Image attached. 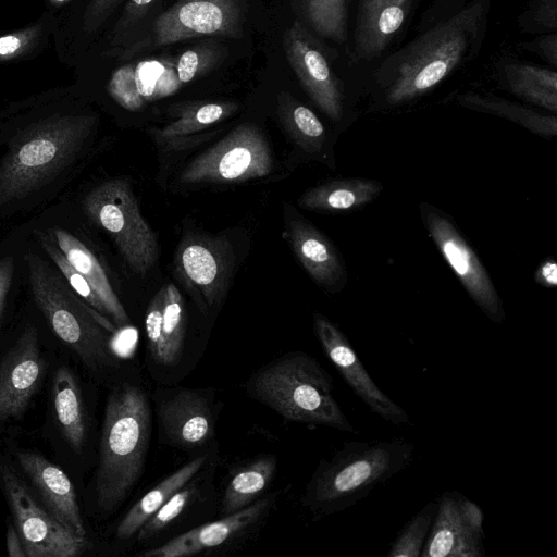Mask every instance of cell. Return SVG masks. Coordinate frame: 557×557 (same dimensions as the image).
<instances>
[{
    "instance_id": "3957f363",
    "label": "cell",
    "mask_w": 557,
    "mask_h": 557,
    "mask_svg": "<svg viewBox=\"0 0 557 557\" xmlns=\"http://www.w3.org/2000/svg\"><path fill=\"white\" fill-rule=\"evenodd\" d=\"M150 406L144 388L122 384L108 397L96 473L98 506L116 509L140 479L150 440Z\"/></svg>"
},
{
    "instance_id": "d6986e66",
    "label": "cell",
    "mask_w": 557,
    "mask_h": 557,
    "mask_svg": "<svg viewBox=\"0 0 557 557\" xmlns=\"http://www.w3.org/2000/svg\"><path fill=\"white\" fill-rule=\"evenodd\" d=\"M181 86L173 61L146 60L113 67L107 76L104 90L123 109L138 111L147 102L170 96Z\"/></svg>"
},
{
    "instance_id": "9a60e30c",
    "label": "cell",
    "mask_w": 557,
    "mask_h": 557,
    "mask_svg": "<svg viewBox=\"0 0 557 557\" xmlns=\"http://www.w3.org/2000/svg\"><path fill=\"white\" fill-rule=\"evenodd\" d=\"M45 369L37 330L29 325L0 362V426L25 412Z\"/></svg>"
},
{
    "instance_id": "ab89813d",
    "label": "cell",
    "mask_w": 557,
    "mask_h": 557,
    "mask_svg": "<svg viewBox=\"0 0 557 557\" xmlns=\"http://www.w3.org/2000/svg\"><path fill=\"white\" fill-rule=\"evenodd\" d=\"M524 34L542 35L557 30V0H531L517 18Z\"/></svg>"
},
{
    "instance_id": "9c48e42d",
    "label": "cell",
    "mask_w": 557,
    "mask_h": 557,
    "mask_svg": "<svg viewBox=\"0 0 557 557\" xmlns=\"http://www.w3.org/2000/svg\"><path fill=\"white\" fill-rule=\"evenodd\" d=\"M0 479L26 557H76L87 549V539L72 534L44 509L11 466L0 467Z\"/></svg>"
},
{
    "instance_id": "7c38bea8",
    "label": "cell",
    "mask_w": 557,
    "mask_h": 557,
    "mask_svg": "<svg viewBox=\"0 0 557 557\" xmlns=\"http://www.w3.org/2000/svg\"><path fill=\"white\" fill-rule=\"evenodd\" d=\"M284 49L307 95L327 117L339 121L344 114V85L317 36L295 21L284 35Z\"/></svg>"
},
{
    "instance_id": "60d3db41",
    "label": "cell",
    "mask_w": 557,
    "mask_h": 557,
    "mask_svg": "<svg viewBox=\"0 0 557 557\" xmlns=\"http://www.w3.org/2000/svg\"><path fill=\"white\" fill-rule=\"evenodd\" d=\"M153 2L154 0H127L119 20L115 22L110 33L106 35L103 45H94L90 47H119L123 42L129 28L146 14Z\"/></svg>"
},
{
    "instance_id": "277c9868",
    "label": "cell",
    "mask_w": 557,
    "mask_h": 557,
    "mask_svg": "<svg viewBox=\"0 0 557 557\" xmlns=\"http://www.w3.org/2000/svg\"><path fill=\"white\" fill-rule=\"evenodd\" d=\"M413 451V444L404 438L345 443L320 462L307 485L305 505L320 516L346 510L407 468Z\"/></svg>"
},
{
    "instance_id": "30bf717a",
    "label": "cell",
    "mask_w": 557,
    "mask_h": 557,
    "mask_svg": "<svg viewBox=\"0 0 557 557\" xmlns=\"http://www.w3.org/2000/svg\"><path fill=\"white\" fill-rule=\"evenodd\" d=\"M420 210L429 235L469 296L487 318L500 323L505 318L502 300L479 257L442 212L428 203Z\"/></svg>"
},
{
    "instance_id": "f1b7e54d",
    "label": "cell",
    "mask_w": 557,
    "mask_h": 557,
    "mask_svg": "<svg viewBox=\"0 0 557 557\" xmlns=\"http://www.w3.org/2000/svg\"><path fill=\"white\" fill-rule=\"evenodd\" d=\"M456 100L467 109L507 119L536 135L550 138L557 134L555 114H542L533 109L491 94L469 91L457 96Z\"/></svg>"
},
{
    "instance_id": "52a82bcc",
    "label": "cell",
    "mask_w": 557,
    "mask_h": 557,
    "mask_svg": "<svg viewBox=\"0 0 557 557\" xmlns=\"http://www.w3.org/2000/svg\"><path fill=\"white\" fill-rule=\"evenodd\" d=\"M84 209L110 235L131 270L146 276L157 261L158 244L128 180L111 178L92 188L84 199Z\"/></svg>"
},
{
    "instance_id": "8992f818",
    "label": "cell",
    "mask_w": 557,
    "mask_h": 557,
    "mask_svg": "<svg viewBox=\"0 0 557 557\" xmlns=\"http://www.w3.org/2000/svg\"><path fill=\"white\" fill-rule=\"evenodd\" d=\"M34 300L54 334L94 370L113 366L111 335L117 327L81 299L61 273L34 253L25 256Z\"/></svg>"
},
{
    "instance_id": "8d00e7d4",
    "label": "cell",
    "mask_w": 557,
    "mask_h": 557,
    "mask_svg": "<svg viewBox=\"0 0 557 557\" xmlns=\"http://www.w3.org/2000/svg\"><path fill=\"white\" fill-rule=\"evenodd\" d=\"M40 243L47 255L52 259L63 278L66 281L72 290L83 299L89 307L107 317L104 307L96 292L87 280L78 273L72 264L66 260L62 251L57 246L54 239L48 236H39ZM108 318V317H107Z\"/></svg>"
},
{
    "instance_id": "7402d4cb",
    "label": "cell",
    "mask_w": 557,
    "mask_h": 557,
    "mask_svg": "<svg viewBox=\"0 0 557 557\" xmlns=\"http://www.w3.org/2000/svg\"><path fill=\"white\" fill-rule=\"evenodd\" d=\"M272 497H264L222 519L194 528L166 543L141 553L145 557H186L225 544L247 531L268 511Z\"/></svg>"
},
{
    "instance_id": "2e32d148",
    "label": "cell",
    "mask_w": 557,
    "mask_h": 557,
    "mask_svg": "<svg viewBox=\"0 0 557 557\" xmlns=\"http://www.w3.org/2000/svg\"><path fill=\"white\" fill-rule=\"evenodd\" d=\"M174 261L181 280L196 293L202 309L221 300L231 271L228 248L221 240L189 235L180 243Z\"/></svg>"
},
{
    "instance_id": "1f68e13d",
    "label": "cell",
    "mask_w": 557,
    "mask_h": 557,
    "mask_svg": "<svg viewBox=\"0 0 557 557\" xmlns=\"http://www.w3.org/2000/svg\"><path fill=\"white\" fill-rule=\"evenodd\" d=\"M54 16L47 10L32 23L0 34V64L15 63L36 57L53 38Z\"/></svg>"
},
{
    "instance_id": "bcb514c9",
    "label": "cell",
    "mask_w": 557,
    "mask_h": 557,
    "mask_svg": "<svg viewBox=\"0 0 557 557\" xmlns=\"http://www.w3.org/2000/svg\"><path fill=\"white\" fill-rule=\"evenodd\" d=\"M7 550L10 557H26L22 541L14 524H8Z\"/></svg>"
},
{
    "instance_id": "83f0119b",
    "label": "cell",
    "mask_w": 557,
    "mask_h": 557,
    "mask_svg": "<svg viewBox=\"0 0 557 557\" xmlns=\"http://www.w3.org/2000/svg\"><path fill=\"white\" fill-rule=\"evenodd\" d=\"M205 462L206 456L196 457L147 492L121 520L116 529L117 537L127 540L135 535L160 507L196 476Z\"/></svg>"
},
{
    "instance_id": "cb8c5ba5",
    "label": "cell",
    "mask_w": 557,
    "mask_h": 557,
    "mask_svg": "<svg viewBox=\"0 0 557 557\" xmlns=\"http://www.w3.org/2000/svg\"><path fill=\"white\" fill-rule=\"evenodd\" d=\"M287 236L297 259L317 284L333 290L345 283L342 258L319 230L306 220H292L287 224Z\"/></svg>"
},
{
    "instance_id": "7bdbcfd3",
    "label": "cell",
    "mask_w": 557,
    "mask_h": 557,
    "mask_svg": "<svg viewBox=\"0 0 557 557\" xmlns=\"http://www.w3.org/2000/svg\"><path fill=\"white\" fill-rule=\"evenodd\" d=\"M535 282L544 287L553 288L557 285V263L554 259H546L537 268Z\"/></svg>"
},
{
    "instance_id": "8fae6325",
    "label": "cell",
    "mask_w": 557,
    "mask_h": 557,
    "mask_svg": "<svg viewBox=\"0 0 557 557\" xmlns=\"http://www.w3.org/2000/svg\"><path fill=\"white\" fill-rule=\"evenodd\" d=\"M242 0H177L153 24L152 47L201 36L238 38L243 34Z\"/></svg>"
},
{
    "instance_id": "ee69618b",
    "label": "cell",
    "mask_w": 557,
    "mask_h": 557,
    "mask_svg": "<svg viewBox=\"0 0 557 557\" xmlns=\"http://www.w3.org/2000/svg\"><path fill=\"white\" fill-rule=\"evenodd\" d=\"M13 260L5 258L0 261V320L13 276Z\"/></svg>"
},
{
    "instance_id": "836d02e7",
    "label": "cell",
    "mask_w": 557,
    "mask_h": 557,
    "mask_svg": "<svg viewBox=\"0 0 557 557\" xmlns=\"http://www.w3.org/2000/svg\"><path fill=\"white\" fill-rule=\"evenodd\" d=\"M302 13L312 34L337 45L347 42V0H304Z\"/></svg>"
},
{
    "instance_id": "484cf974",
    "label": "cell",
    "mask_w": 557,
    "mask_h": 557,
    "mask_svg": "<svg viewBox=\"0 0 557 557\" xmlns=\"http://www.w3.org/2000/svg\"><path fill=\"white\" fill-rule=\"evenodd\" d=\"M496 74L499 84L517 98L556 113V69L504 59L497 64Z\"/></svg>"
},
{
    "instance_id": "ba28073f",
    "label": "cell",
    "mask_w": 557,
    "mask_h": 557,
    "mask_svg": "<svg viewBox=\"0 0 557 557\" xmlns=\"http://www.w3.org/2000/svg\"><path fill=\"white\" fill-rule=\"evenodd\" d=\"M274 158L263 132L253 123L233 128L182 171L184 184L239 183L268 176Z\"/></svg>"
},
{
    "instance_id": "e575fe53",
    "label": "cell",
    "mask_w": 557,
    "mask_h": 557,
    "mask_svg": "<svg viewBox=\"0 0 557 557\" xmlns=\"http://www.w3.org/2000/svg\"><path fill=\"white\" fill-rule=\"evenodd\" d=\"M238 110V104L228 101L199 102L189 106L180 116L159 132V137L173 139L199 132L213 125Z\"/></svg>"
},
{
    "instance_id": "7a4b0ae2",
    "label": "cell",
    "mask_w": 557,
    "mask_h": 557,
    "mask_svg": "<svg viewBox=\"0 0 557 557\" xmlns=\"http://www.w3.org/2000/svg\"><path fill=\"white\" fill-rule=\"evenodd\" d=\"M492 0H436L418 32L387 54L374 71L383 102L398 107L441 85L480 53Z\"/></svg>"
},
{
    "instance_id": "d4e9b609",
    "label": "cell",
    "mask_w": 557,
    "mask_h": 557,
    "mask_svg": "<svg viewBox=\"0 0 557 557\" xmlns=\"http://www.w3.org/2000/svg\"><path fill=\"white\" fill-rule=\"evenodd\" d=\"M54 242L72 267L81 273L101 300L107 317L117 329L129 325V318L114 293L96 256L77 237L63 228L53 230Z\"/></svg>"
},
{
    "instance_id": "4fadbf2b",
    "label": "cell",
    "mask_w": 557,
    "mask_h": 557,
    "mask_svg": "<svg viewBox=\"0 0 557 557\" xmlns=\"http://www.w3.org/2000/svg\"><path fill=\"white\" fill-rule=\"evenodd\" d=\"M421 550V557H484L483 512L458 492H445Z\"/></svg>"
},
{
    "instance_id": "f6af8a7d",
    "label": "cell",
    "mask_w": 557,
    "mask_h": 557,
    "mask_svg": "<svg viewBox=\"0 0 557 557\" xmlns=\"http://www.w3.org/2000/svg\"><path fill=\"white\" fill-rule=\"evenodd\" d=\"M81 0H42L44 10L49 11L55 20V24L63 20Z\"/></svg>"
},
{
    "instance_id": "6da1fadb",
    "label": "cell",
    "mask_w": 557,
    "mask_h": 557,
    "mask_svg": "<svg viewBox=\"0 0 557 557\" xmlns=\"http://www.w3.org/2000/svg\"><path fill=\"white\" fill-rule=\"evenodd\" d=\"M98 115L75 83L12 102L0 111V211L17 208L81 157Z\"/></svg>"
},
{
    "instance_id": "e0dca14e",
    "label": "cell",
    "mask_w": 557,
    "mask_h": 557,
    "mask_svg": "<svg viewBox=\"0 0 557 557\" xmlns=\"http://www.w3.org/2000/svg\"><path fill=\"white\" fill-rule=\"evenodd\" d=\"M157 400L162 435L173 446L191 449L207 444L214 435V417L203 391L178 387Z\"/></svg>"
},
{
    "instance_id": "4dcf8cb0",
    "label": "cell",
    "mask_w": 557,
    "mask_h": 557,
    "mask_svg": "<svg viewBox=\"0 0 557 557\" xmlns=\"http://www.w3.org/2000/svg\"><path fill=\"white\" fill-rule=\"evenodd\" d=\"M276 472V459L263 456L239 468L226 484L221 513H234L253 502L263 493Z\"/></svg>"
},
{
    "instance_id": "74e56055",
    "label": "cell",
    "mask_w": 557,
    "mask_h": 557,
    "mask_svg": "<svg viewBox=\"0 0 557 557\" xmlns=\"http://www.w3.org/2000/svg\"><path fill=\"white\" fill-rule=\"evenodd\" d=\"M221 51L212 45H198L187 49L174 62L181 85L190 83L211 71L221 59Z\"/></svg>"
},
{
    "instance_id": "5b68a950",
    "label": "cell",
    "mask_w": 557,
    "mask_h": 557,
    "mask_svg": "<svg viewBox=\"0 0 557 557\" xmlns=\"http://www.w3.org/2000/svg\"><path fill=\"white\" fill-rule=\"evenodd\" d=\"M333 377L311 356L295 351L255 372L248 394L287 420L356 433L333 396Z\"/></svg>"
},
{
    "instance_id": "ac0fdd59",
    "label": "cell",
    "mask_w": 557,
    "mask_h": 557,
    "mask_svg": "<svg viewBox=\"0 0 557 557\" xmlns=\"http://www.w3.org/2000/svg\"><path fill=\"white\" fill-rule=\"evenodd\" d=\"M418 0H359L350 58L369 63L383 55L399 36Z\"/></svg>"
},
{
    "instance_id": "d6a6232c",
    "label": "cell",
    "mask_w": 557,
    "mask_h": 557,
    "mask_svg": "<svg viewBox=\"0 0 557 557\" xmlns=\"http://www.w3.org/2000/svg\"><path fill=\"white\" fill-rule=\"evenodd\" d=\"M278 114L292 138L307 152H319L326 139L324 125L315 113L288 94L280 96Z\"/></svg>"
},
{
    "instance_id": "d590c367",
    "label": "cell",
    "mask_w": 557,
    "mask_h": 557,
    "mask_svg": "<svg viewBox=\"0 0 557 557\" xmlns=\"http://www.w3.org/2000/svg\"><path fill=\"white\" fill-rule=\"evenodd\" d=\"M437 503L424 505L401 529L393 542L387 557H418L429 535Z\"/></svg>"
},
{
    "instance_id": "f546056e",
    "label": "cell",
    "mask_w": 557,
    "mask_h": 557,
    "mask_svg": "<svg viewBox=\"0 0 557 557\" xmlns=\"http://www.w3.org/2000/svg\"><path fill=\"white\" fill-rule=\"evenodd\" d=\"M53 404L65 440L79 451L86 438V418L79 386L66 367H60L54 374Z\"/></svg>"
},
{
    "instance_id": "44dd1931",
    "label": "cell",
    "mask_w": 557,
    "mask_h": 557,
    "mask_svg": "<svg viewBox=\"0 0 557 557\" xmlns=\"http://www.w3.org/2000/svg\"><path fill=\"white\" fill-rule=\"evenodd\" d=\"M145 330L153 360L165 367L181 357L186 331V309L175 285H164L149 302Z\"/></svg>"
},
{
    "instance_id": "ffe728a7",
    "label": "cell",
    "mask_w": 557,
    "mask_h": 557,
    "mask_svg": "<svg viewBox=\"0 0 557 557\" xmlns=\"http://www.w3.org/2000/svg\"><path fill=\"white\" fill-rule=\"evenodd\" d=\"M16 457L46 509L72 534L86 537L77 496L63 469L35 451L18 450Z\"/></svg>"
},
{
    "instance_id": "603a6c76",
    "label": "cell",
    "mask_w": 557,
    "mask_h": 557,
    "mask_svg": "<svg viewBox=\"0 0 557 557\" xmlns=\"http://www.w3.org/2000/svg\"><path fill=\"white\" fill-rule=\"evenodd\" d=\"M123 0H81L54 26L58 59L69 67L99 38L101 30Z\"/></svg>"
},
{
    "instance_id": "f35d334b",
    "label": "cell",
    "mask_w": 557,
    "mask_h": 557,
    "mask_svg": "<svg viewBox=\"0 0 557 557\" xmlns=\"http://www.w3.org/2000/svg\"><path fill=\"white\" fill-rule=\"evenodd\" d=\"M188 484L177 491L140 528V530L137 532L138 540L140 542H145L158 535L174 520H176L187 508L195 493V488Z\"/></svg>"
},
{
    "instance_id": "5bb4252c",
    "label": "cell",
    "mask_w": 557,
    "mask_h": 557,
    "mask_svg": "<svg viewBox=\"0 0 557 557\" xmlns=\"http://www.w3.org/2000/svg\"><path fill=\"white\" fill-rule=\"evenodd\" d=\"M313 327L324 354L355 395L388 423L397 426L409 423L406 411L370 377L345 334L321 313L313 314Z\"/></svg>"
},
{
    "instance_id": "b9f144b4",
    "label": "cell",
    "mask_w": 557,
    "mask_h": 557,
    "mask_svg": "<svg viewBox=\"0 0 557 557\" xmlns=\"http://www.w3.org/2000/svg\"><path fill=\"white\" fill-rule=\"evenodd\" d=\"M521 48L528 50L543 61L550 64L554 69L557 67V33H547L536 35V37L528 42H521Z\"/></svg>"
},
{
    "instance_id": "4316f807",
    "label": "cell",
    "mask_w": 557,
    "mask_h": 557,
    "mask_svg": "<svg viewBox=\"0 0 557 557\" xmlns=\"http://www.w3.org/2000/svg\"><path fill=\"white\" fill-rule=\"evenodd\" d=\"M381 190L382 185L369 178L330 181L306 190L299 197L298 205L307 210L345 213L371 202Z\"/></svg>"
}]
</instances>
